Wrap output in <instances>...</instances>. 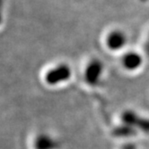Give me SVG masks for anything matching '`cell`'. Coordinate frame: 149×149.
<instances>
[{
  "instance_id": "2",
  "label": "cell",
  "mask_w": 149,
  "mask_h": 149,
  "mask_svg": "<svg viewBox=\"0 0 149 149\" xmlns=\"http://www.w3.org/2000/svg\"><path fill=\"white\" fill-rule=\"evenodd\" d=\"M104 63L98 57H93L87 61L84 68V79L90 86H96L104 73Z\"/></svg>"
},
{
  "instance_id": "6",
  "label": "cell",
  "mask_w": 149,
  "mask_h": 149,
  "mask_svg": "<svg viewBox=\"0 0 149 149\" xmlns=\"http://www.w3.org/2000/svg\"><path fill=\"white\" fill-rule=\"evenodd\" d=\"M2 21V2L0 0V23H1Z\"/></svg>"
},
{
  "instance_id": "5",
  "label": "cell",
  "mask_w": 149,
  "mask_h": 149,
  "mask_svg": "<svg viewBox=\"0 0 149 149\" xmlns=\"http://www.w3.org/2000/svg\"><path fill=\"white\" fill-rule=\"evenodd\" d=\"M143 50H144V55L145 57L149 58V31L147 32L145 41L143 44Z\"/></svg>"
},
{
  "instance_id": "4",
  "label": "cell",
  "mask_w": 149,
  "mask_h": 149,
  "mask_svg": "<svg viewBox=\"0 0 149 149\" xmlns=\"http://www.w3.org/2000/svg\"><path fill=\"white\" fill-rule=\"evenodd\" d=\"M145 55L136 50L126 51L120 58V64L127 72H137L145 63Z\"/></svg>"
},
{
  "instance_id": "3",
  "label": "cell",
  "mask_w": 149,
  "mask_h": 149,
  "mask_svg": "<svg viewBox=\"0 0 149 149\" xmlns=\"http://www.w3.org/2000/svg\"><path fill=\"white\" fill-rule=\"evenodd\" d=\"M128 42V35L121 29H112L108 31L104 37V45L108 50L112 52L122 51L127 47Z\"/></svg>"
},
{
  "instance_id": "1",
  "label": "cell",
  "mask_w": 149,
  "mask_h": 149,
  "mask_svg": "<svg viewBox=\"0 0 149 149\" xmlns=\"http://www.w3.org/2000/svg\"><path fill=\"white\" fill-rule=\"evenodd\" d=\"M72 68L68 63H60L51 67L45 73L44 79L48 85L57 86L68 81L72 76Z\"/></svg>"
}]
</instances>
